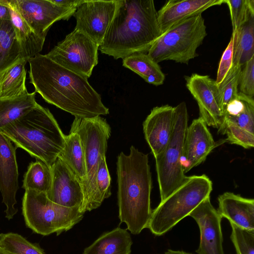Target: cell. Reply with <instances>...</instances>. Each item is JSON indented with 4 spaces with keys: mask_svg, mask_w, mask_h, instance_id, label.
Segmentation results:
<instances>
[{
    "mask_svg": "<svg viewBox=\"0 0 254 254\" xmlns=\"http://www.w3.org/2000/svg\"><path fill=\"white\" fill-rule=\"evenodd\" d=\"M30 82L45 101L76 118H91L109 114L99 94L88 78L57 64L46 55L28 61Z\"/></svg>",
    "mask_w": 254,
    "mask_h": 254,
    "instance_id": "6da1fadb",
    "label": "cell"
},
{
    "mask_svg": "<svg viewBox=\"0 0 254 254\" xmlns=\"http://www.w3.org/2000/svg\"><path fill=\"white\" fill-rule=\"evenodd\" d=\"M153 0H120L98 50L115 59L147 53L161 36Z\"/></svg>",
    "mask_w": 254,
    "mask_h": 254,
    "instance_id": "7a4b0ae2",
    "label": "cell"
},
{
    "mask_svg": "<svg viewBox=\"0 0 254 254\" xmlns=\"http://www.w3.org/2000/svg\"><path fill=\"white\" fill-rule=\"evenodd\" d=\"M117 166L119 217L131 233L139 234L147 228L152 211L148 154L131 146L129 155H118Z\"/></svg>",
    "mask_w": 254,
    "mask_h": 254,
    "instance_id": "3957f363",
    "label": "cell"
},
{
    "mask_svg": "<svg viewBox=\"0 0 254 254\" xmlns=\"http://www.w3.org/2000/svg\"><path fill=\"white\" fill-rule=\"evenodd\" d=\"M0 131L31 156L51 167L64 149L65 135L50 110L37 104Z\"/></svg>",
    "mask_w": 254,
    "mask_h": 254,
    "instance_id": "277c9868",
    "label": "cell"
},
{
    "mask_svg": "<svg viewBox=\"0 0 254 254\" xmlns=\"http://www.w3.org/2000/svg\"><path fill=\"white\" fill-rule=\"evenodd\" d=\"M212 190V181L206 175L187 176L178 188L152 210L147 228L155 235H164L210 197Z\"/></svg>",
    "mask_w": 254,
    "mask_h": 254,
    "instance_id": "5b68a950",
    "label": "cell"
},
{
    "mask_svg": "<svg viewBox=\"0 0 254 254\" xmlns=\"http://www.w3.org/2000/svg\"><path fill=\"white\" fill-rule=\"evenodd\" d=\"M207 35L201 14L172 26L153 44L147 55L157 63L164 61L188 64L198 56L197 48Z\"/></svg>",
    "mask_w": 254,
    "mask_h": 254,
    "instance_id": "8992f818",
    "label": "cell"
},
{
    "mask_svg": "<svg viewBox=\"0 0 254 254\" xmlns=\"http://www.w3.org/2000/svg\"><path fill=\"white\" fill-rule=\"evenodd\" d=\"M22 212L26 226L43 236L57 235L71 229L83 217L79 207L68 208L50 200L46 193L26 190Z\"/></svg>",
    "mask_w": 254,
    "mask_h": 254,
    "instance_id": "52a82bcc",
    "label": "cell"
},
{
    "mask_svg": "<svg viewBox=\"0 0 254 254\" xmlns=\"http://www.w3.org/2000/svg\"><path fill=\"white\" fill-rule=\"evenodd\" d=\"M70 131L79 135L85 157L86 177L82 186L83 200L80 207V211L84 214L92 210L99 164L101 158L106 156L111 129L106 119L99 116L85 119L75 118Z\"/></svg>",
    "mask_w": 254,
    "mask_h": 254,
    "instance_id": "ba28073f",
    "label": "cell"
},
{
    "mask_svg": "<svg viewBox=\"0 0 254 254\" xmlns=\"http://www.w3.org/2000/svg\"><path fill=\"white\" fill-rule=\"evenodd\" d=\"M188 118L185 102L174 107L171 137L164 150L155 157L161 201L178 188L187 177L183 169L182 159Z\"/></svg>",
    "mask_w": 254,
    "mask_h": 254,
    "instance_id": "9c48e42d",
    "label": "cell"
},
{
    "mask_svg": "<svg viewBox=\"0 0 254 254\" xmlns=\"http://www.w3.org/2000/svg\"><path fill=\"white\" fill-rule=\"evenodd\" d=\"M99 46L74 29L46 55L63 67L88 78L98 63Z\"/></svg>",
    "mask_w": 254,
    "mask_h": 254,
    "instance_id": "30bf717a",
    "label": "cell"
},
{
    "mask_svg": "<svg viewBox=\"0 0 254 254\" xmlns=\"http://www.w3.org/2000/svg\"><path fill=\"white\" fill-rule=\"evenodd\" d=\"M120 3V0H85L73 15L76 19L75 29L87 35L100 46Z\"/></svg>",
    "mask_w": 254,
    "mask_h": 254,
    "instance_id": "8fae6325",
    "label": "cell"
},
{
    "mask_svg": "<svg viewBox=\"0 0 254 254\" xmlns=\"http://www.w3.org/2000/svg\"><path fill=\"white\" fill-rule=\"evenodd\" d=\"M186 86L196 101L199 117L207 126L219 128L223 121L221 95L215 80L208 75L193 73L186 76Z\"/></svg>",
    "mask_w": 254,
    "mask_h": 254,
    "instance_id": "7c38bea8",
    "label": "cell"
},
{
    "mask_svg": "<svg viewBox=\"0 0 254 254\" xmlns=\"http://www.w3.org/2000/svg\"><path fill=\"white\" fill-rule=\"evenodd\" d=\"M16 8L35 33L46 38L56 22L68 20L76 9L66 8L50 0H12Z\"/></svg>",
    "mask_w": 254,
    "mask_h": 254,
    "instance_id": "4fadbf2b",
    "label": "cell"
},
{
    "mask_svg": "<svg viewBox=\"0 0 254 254\" xmlns=\"http://www.w3.org/2000/svg\"><path fill=\"white\" fill-rule=\"evenodd\" d=\"M197 223L200 234L197 254H224L221 226L222 217L212 205L210 197L189 214Z\"/></svg>",
    "mask_w": 254,
    "mask_h": 254,
    "instance_id": "5bb4252c",
    "label": "cell"
},
{
    "mask_svg": "<svg viewBox=\"0 0 254 254\" xmlns=\"http://www.w3.org/2000/svg\"><path fill=\"white\" fill-rule=\"evenodd\" d=\"M16 147L0 131V191L6 206L5 217L11 219L17 212L16 194L19 189Z\"/></svg>",
    "mask_w": 254,
    "mask_h": 254,
    "instance_id": "9a60e30c",
    "label": "cell"
},
{
    "mask_svg": "<svg viewBox=\"0 0 254 254\" xmlns=\"http://www.w3.org/2000/svg\"><path fill=\"white\" fill-rule=\"evenodd\" d=\"M219 144L201 118L193 120L187 127L184 143L182 165L184 173L203 162Z\"/></svg>",
    "mask_w": 254,
    "mask_h": 254,
    "instance_id": "2e32d148",
    "label": "cell"
},
{
    "mask_svg": "<svg viewBox=\"0 0 254 254\" xmlns=\"http://www.w3.org/2000/svg\"><path fill=\"white\" fill-rule=\"evenodd\" d=\"M51 168L52 183L47 194L49 199L64 207H80L83 200V190L74 174L59 158Z\"/></svg>",
    "mask_w": 254,
    "mask_h": 254,
    "instance_id": "e0dca14e",
    "label": "cell"
},
{
    "mask_svg": "<svg viewBox=\"0 0 254 254\" xmlns=\"http://www.w3.org/2000/svg\"><path fill=\"white\" fill-rule=\"evenodd\" d=\"M174 107L169 105L153 108L143 123L145 138L154 158L168 143L174 126Z\"/></svg>",
    "mask_w": 254,
    "mask_h": 254,
    "instance_id": "ac0fdd59",
    "label": "cell"
},
{
    "mask_svg": "<svg viewBox=\"0 0 254 254\" xmlns=\"http://www.w3.org/2000/svg\"><path fill=\"white\" fill-rule=\"evenodd\" d=\"M224 2L225 0H168L157 11L161 35L174 25Z\"/></svg>",
    "mask_w": 254,
    "mask_h": 254,
    "instance_id": "d6986e66",
    "label": "cell"
},
{
    "mask_svg": "<svg viewBox=\"0 0 254 254\" xmlns=\"http://www.w3.org/2000/svg\"><path fill=\"white\" fill-rule=\"evenodd\" d=\"M217 211L222 218L239 227L254 230V199L225 192L218 198Z\"/></svg>",
    "mask_w": 254,
    "mask_h": 254,
    "instance_id": "ffe728a7",
    "label": "cell"
},
{
    "mask_svg": "<svg viewBox=\"0 0 254 254\" xmlns=\"http://www.w3.org/2000/svg\"><path fill=\"white\" fill-rule=\"evenodd\" d=\"M9 10L10 21L24 58L29 60L42 50L45 39L37 35L19 13L12 0H0Z\"/></svg>",
    "mask_w": 254,
    "mask_h": 254,
    "instance_id": "44dd1931",
    "label": "cell"
},
{
    "mask_svg": "<svg viewBox=\"0 0 254 254\" xmlns=\"http://www.w3.org/2000/svg\"><path fill=\"white\" fill-rule=\"evenodd\" d=\"M132 244L127 229L118 227L102 235L83 254H130Z\"/></svg>",
    "mask_w": 254,
    "mask_h": 254,
    "instance_id": "7402d4cb",
    "label": "cell"
},
{
    "mask_svg": "<svg viewBox=\"0 0 254 254\" xmlns=\"http://www.w3.org/2000/svg\"><path fill=\"white\" fill-rule=\"evenodd\" d=\"M72 172L80 182L82 188L86 177L85 160L79 135L73 131L65 135L64 149L58 157Z\"/></svg>",
    "mask_w": 254,
    "mask_h": 254,
    "instance_id": "603a6c76",
    "label": "cell"
},
{
    "mask_svg": "<svg viewBox=\"0 0 254 254\" xmlns=\"http://www.w3.org/2000/svg\"><path fill=\"white\" fill-rule=\"evenodd\" d=\"M23 59H25L10 20H0V74Z\"/></svg>",
    "mask_w": 254,
    "mask_h": 254,
    "instance_id": "cb8c5ba5",
    "label": "cell"
},
{
    "mask_svg": "<svg viewBox=\"0 0 254 254\" xmlns=\"http://www.w3.org/2000/svg\"><path fill=\"white\" fill-rule=\"evenodd\" d=\"M27 62L21 59L0 74V99L13 98L28 93L25 85Z\"/></svg>",
    "mask_w": 254,
    "mask_h": 254,
    "instance_id": "d4e9b609",
    "label": "cell"
},
{
    "mask_svg": "<svg viewBox=\"0 0 254 254\" xmlns=\"http://www.w3.org/2000/svg\"><path fill=\"white\" fill-rule=\"evenodd\" d=\"M123 65L141 77L146 82L155 86L163 84L165 76L158 63L146 53H135L123 60Z\"/></svg>",
    "mask_w": 254,
    "mask_h": 254,
    "instance_id": "484cf974",
    "label": "cell"
},
{
    "mask_svg": "<svg viewBox=\"0 0 254 254\" xmlns=\"http://www.w3.org/2000/svg\"><path fill=\"white\" fill-rule=\"evenodd\" d=\"M35 91L10 98L0 99V129L36 106Z\"/></svg>",
    "mask_w": 254,
    "mask_h": 254,
    "instance_id": "4316f807",
    "label": "cell"
},
{
    "mask_svg": "<svg viewBox=\"0 0 254 254\" xmlns=\"http://www.w3.org/2000/svg\"><path fill=\"white\" fill-rule=\"evenodd\" d=\"M233 64L241 66L254 57V18L233 31Z\"/></svg>",
    "mask_w": 254,
    "mask_h": 254,
    "instance_id": "83f0119b",
    "label": "cell"
},
{
    "mask_svg": "<svg viewBox=\"0 0 254 254\" xmlns=\"http://www.w3.org/2000/svg\"><path fill=\"white\" fill-rule=\"evenodd\" d=\"M52 183L50 167L42 161L37 160L31 163L24 176L22 188L46 193L50 191Z\"/></svg>",
    "mask_w": 254,
    "mask_h": 254,
    "instance_id": "f1b7e54d",
    "label": "cell"
},
{
    "mask_svg": "<svg viewBox=\"0 0 254 254\" xmlns=\"http://www.w3.org/2000/svg\"><path fill=\"white\" fill-rule=\"evenodd\" d=\"M0 248L11 254H45L39 246L13 232L0 234Z\"/></svg>",
    "mask_w": 254,
    "mask_h": 254,
    "instance_id": "f546056e",
    "label": "cell"
},
{
    "mask_svg": "<svg viewBox=\"0 0 254 254\" xmlns=\"http://www.w3.org/2000/svg\"><path fill=\"white\" fill-rule=\"evenodd\" d=\"M111 181L106 156H104L100 161L97 172L96 190L91 206L92 210L99 207L104 200L111 195Z\"/></svg>",
    "mask_w": 254,
    "mask_h": 254,
    "instance_id": "4dcf8cb0",
    "label": "cell"
},
{
    "mask_svg": "<svg viewBox=\"0 0 254 254\" xmlns=\"http://www.w3.org/2000/svg\"><path fill=\"white\" fill-rule=\"evenodd\" d=\"M228 6L233 31L254 18V0H225Z\"/></svg>",
    "mask_w": 254,
    "mask_h": 254,
    "instance_id": "1f68e13d",
    "label": "cell"
},
{
    "mask_svg": "<svg viewBox=\"0 0 254 254\" xmlns=\"http://www.w3.org/2000/svg\"><path fill=\"white\" fill-rule=\"evenodd\" d=\"M242 67L239 64H233L223 80L218 85L224 113L226 105L238 97L239 81Z\"/></svg>",
    "mask_w": 254,
    "mask_h": 254,
    "instance_id": "d6a6232c",
    "label": "cell"
},
{
    "mask_svg": "<svg viewBox=\"0 0 254 254\" xmlns=\"http://www.w3.org/2000/svg\"><path fill=\"white\" fill-rule=\"evenodd\" d=\"M218 132L226 134L225 141L249 149L254 146V133L229 122H224L218 128Z\"/></svg>",
    "mask_w": 254,
    "mask_h": 254,
    "instance_id": "836d02e7",
    "label": "cell"
},
{
    "mask_svg": "<svg viewBox=\"0 0 254 254\" xmlns=\"http://www.w3.org/2000/svg\"><path fill=\"white\" fill-rule=\"evenodd\" d=\"M231 239L237 254H254V230H249L230 223Z\"/></svg>",
    "mask_w": 254,
    "mask_h": 254,
    "instance_id": "e575fe53",
    "label": "cell"
},
{
    "mask_svg": "<svg viewBox=\"0 0 254 254\" xmlns=\"http://www.w3.org/2000/svg\"><path fill=\"white\" fill-rule=\"evenodd\" d=\"M245 102L244 111L238 116L223 120L224 122H229L247 131L254 133V100L239 92ZM222 123V124H223Z\"/></svg>",
    "mask_w": 254,
    "mask_h": 254,
    "instance_id": "d590c367",
    "label": "cell"
},
{
    "mask_svg": "<svg viewBox=\"0 0 254 254\" xmlns=\"http://www.w3.org/2000/svg\"><path fill=\"white\" fill-rule=\"evenodd\" d=\"M242 68L239 81L240 93L253 98L254 95V57Z\"/></svg>",
    "mask_w": 254,
    "mask_h": 254,
    "instance_id": "8d00e7d4",
    "label": "cell"
},
{
    "mask_svg": "<svg viewBox=\"0 0 254 254\" xmlns=\"http://www.w3.org/2000/svg\"><path fill=\"white\" fill-rule=\"evenodd\" d=\"M233 40L231 37L227 48L222 55L218 66L215 80L218 85L223 80L233 64Z\"/></svg>",
    "mask_w": 254,
    "mask_h": 254,
    "instance_id": "74e56055",
    "label": "cell"
},
{
    "mask_svg": "<svg viewBox=\"0 0 254 254\" xmlns=\"http://www.w3.org/2000/svg\"><path fill=\"white\" fill-rule=\"evenodd\" d=\"M53 3L60 6L69 8L76 9L85 0H50Z\"/></svg>",
    "mask_w": 254,
    "mask_h": 254,
    "instance_id": "f35d334b",
    "label": "cell"
},
{
    "mask_svg": "<svg viewBox=\"0 0 254 254\" xmlns=\"http://www.w3.org/2000/svg\"><path fill=\"white\" fill-rule=\"evenodd\" d=\"M10 20V15L8 8L0 0V20Z\"/></svg>",
    "mask_w": 254,
    "mask_h": 254,
    "instance_id": "ab89813d",
    "label": "cell"
},
{
    "mask_svg": "<svg viewBox=\"0 0 254 254\" xmlns=\"http://www.w3.org/2000/svg\"><path fill=\"white\" fill-rule=\"evenodd\" d=\"M164 254H193L190 253H187L183 251H174L168 250Z\"/></svg>",
    "mask_w": 254,
    "mask_h": 254,
    "instance_id": "60d3db41",
    "label": "cell"
},
{
    "mask_svg": "<svg viewBox=\"0 0 254 254\" xmlns=\"http://www.w3.org/2000/svg\"><path fill=\"white\" fill-rule=\"evenodd\" d=\"M0 254H11L6 252L0 248Z\"/></svg>",
    "mask_w": 254,
    "mask_h": 254,
    "instance_id": "b9f144b4",
    "label": "cell"
}]
</instances>
